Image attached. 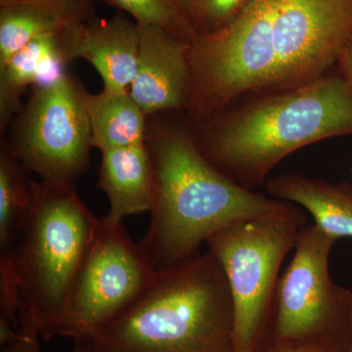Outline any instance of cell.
Masks as SVG:
<instances>
[{
	"label": "cell",
	"instance_id": "cell-1",
	"mask_svg": "<svg viewBox=\"0 0 352 352\" xmlns=\"http://www.w3.org/2000/svg\"><path fill=\"white\" fill-rule=\"evenodd\" d=\"M146 144L156 176L149 227L140 244L157 270L199 254L210 235L242 220L270 214L288 201L234 182L204 157L188 122L147 117Z\"/></svg>",
	"mask_w": 352,
	"mask_h": 352
},
{
	"label": "cell",
	"instance_id": "cell-2",
	"mask_svg": "<svg viewBox=\"0 0 352 352\" xmlns=\"http://www.w3.org/2000/svg\"><path fill=\"white\" fill-rule=\"evenodd\" d=\"M190 126L199 150L217 170L254 190L296 150L352 134V88L340 76L325 75L231 104Z\"/></svg>",
	"mask_w": 352,
	"mask_h": 352
},
{
	"label": "cell",
	"instance_id": "cell-3",
	"mask_svg": "<svg viewBox=\"0 0 352 352\" xmlns=\"http://www.w3.org/2000/svg\"><path fill=\"white\" fill-rule=\"evenodd\" d=\"M234 305L210 252L160 271L126 312L74 342L85 352H233Z\"/></svg>",
	"mask_w": 352,
	"mask_h": 352
},
{
	"label": "cell",
	"instance_id": "cell-4",
	"mask_svg": "<svg viewBox=\"0 0 352 352\" xmlns=\"http://www.w3.org/2000/svg\"><path fill=\"white\" fill-rule=\"evenodd\" d=\"M31 206L16 252L21 333L59 336L65 308L98 219L75 183H31Z\"/></svg>",
	"mask_w": 352,
	"mask_h": 352
},
{
	"label": "cell",
	"instance_id": "cell-5",
	"mask_svg": "<svg viewBox=\"0 0 352 352\" xmlns=\"http://www.w3.org/2000/svg\"><path fill=\"white\" fill-rule=\"evenodd\" d=\"M307 217L291 203L235 222L206 240L226 273L234 305L233 352H258L270 328L280 270Z\"/></svg>",
	"mask_w": 352,
	"mask_h": 352
},
{
	"label": "cell",
	"instance_id": "cell-6",
	"mask_svg": "<svg viewBox=\"0 0 352 352\" xmlns=\"http://www.w3.org/2000/svg\"><path fill=\"white\" fill-rule=\"evenodd\" d=\"M83 88L67 71L34 85L9 126V149L41 182L75 183L89 168L91 132Z\"/></svg>",
	"mask_w": 352,
	"mask_h": 352
},
{
	"label": "cell",
	"instance_id": "cell-7",
	"mask_svg": "<svg viewBox=\"0 0 352 352\" xmlns=\"http://www.w3.org/2000/svg\"><path fill=\"white\" fill-rule=\"evenodd\" d=\"M159 272L122 223L98 219L69 293L59 336L73 342L90 337L135 305Z\"/></svg>",
	"mask_w": 352,
	"mask_h": 352
},
{
	"label": "cell",
	"instance_id": "cell-8",
	"mask_svg": "<svg viewBox=\"0 0 352 352\" xmlns=\"http://www.w3.org/2000/svg\"><path fill=\"white\" fill-rule=\"evenodd\" d=\"M336 241L315 224L298 234L295 254L278 282L263 344L349 330L352 295L333 283L329 273Z\"/></svg>",
	"mask_w": 352,
	"mask_h": 352
},
{
	"label": "cell",
	"instance_id": "cell-9",
	"mask_svg": "<svg viewBox=\"0 0 352 352\" xmlns=\"http://www.w3.org/2000/svg\"><path fill=\"white\" fill-rule=\"evenodd\" d=\"M138 25V66L129 94L147 117L186 112L192 85L190 43L163 28Z\"/></svg>",
	"mask_w": 352,
	"mask_h": 352
},
{
	"label": "cell",
	"instance_id": "cell-10",
	"mask_svg": "<svg viewBox=\"0 0 352 352\" xmlns=\"http://www.w3.org/2000/svg\"><path fill=\"white\" fill-rule=\"evenodd\" d=\"M67 62L83 59L92 65L108 90H129L135 76L139 31L122 11L109 19L96 15L62 32Z\"/></svg>",
	"mask_w": 352,
	"mask_h": 352
},
{
	"label": "cell",
	"instance_id": "cell-11",
	"mask_svg": "<svg viewBox=\"0 0 352 352\" xmlns=\"http://www.w3.org/2000/svg\"><path fill=\"white\" fill-rule=\"evenodd\" d=\"M25 170L0 141V323L15 327L19 316L16 252L31 206V183Z\"/></svg>",
	"mask_w": 352,
	"mask_h": 352
},
{
	"label": "cell",
	"instance_id": "cell-12",
	"mask_svg": "<svg viewBox=\"0 0 352 352\" xmlns=\"http://www.w3.org/2000/svg\"><path fill=\"white\" fill-rule=\"evenodd\" d=\"M99 187L108 197L106 219L122 223L129 215L151 212L156 197V176L148 146L116 148L102 152Z\"/></svg>",
	"mask_w": 352,
	"mask_h": 352
},
{
	"label": "cell",
	"instance_id": "cell-13",
	"mask_svg": "<svg viewBox=\"0 0 352 352\" xmlns=\"http://www.w3.org/2000/svg\"><path fill=\"white\" fill-rule=\"evenodd\" d=\"M63 31L34 39L0 67L1 135L6 133L24 105L22 97L28 87L50 82L66 69L68 62L62 45Z\"/></svg>",
	"mask_w": 352,
	"mask_h": 352
},
{
	"label": "cell",
	"instance_id": "cell-14",
	"mask_svg": "<svg viewBox=\"0 0 352 352\" xmlns=\"http://www.w3.org/2000/svg\"><path fill=\"white\" fill-rule=\"evenodd\" d=\"M272 198L298 204L311 214L314 224L335 239L352 237V190L298 173H285L266 182Z\"/></svg>",
	"mask_w": 352,
	"mask_h": 352
},
{
	"label": "cell",
	"instance_id": "cell-15",
	"mask_svg": "<svg viewBox=\"0 0 352 352\" xmlns=\"http://www.w3.org/2000/svg\"><path fill=\"white\" fill-rule=\"evenodd\" d=\"M82 102L89 120L92 148L101 153L116 148L144 144L147 116L129 90H108L91 94L82 89Z\"/></svg>",
	"mask_w": 352,
	"mask_h": 352
},
{
	"label": "cell",
	"instance_id": "cell-16",
	"mask_svg": "<svg viewBox=\"0 0 352 352\" xmlns=\"http://www.w3.org/2000/svg\"><path fill=\"white\" fill-rule=\"evenodd\" d=\"M56 14L29 4L0 6V67L34 39L69 27Z\"/></svg>",
	"mask_w": 352,
	"mask_h": 352
},
{
	"label": "cell",
	"instance_id": "cell-17",
	"mask_svg": "<svg viewBox=\"0 0 352 352\" xmlns=\"http://www.w3.org/2000/svg\"><path fill=\"white\" fill-rule=\"evenodd\" d=\"M129 14L138 24L163 28L176 38L191 43L197 38L178 0H104Z\"/></svg>",
	"mask_w": 352,
	"mask_h": 352
},
{
	"label": "cell",
	"instance_id": "cell-18",
	"mask_svg": "<svg viewBox=\"0 0 352 352\" xmlns=\"http://www.w3.org/2000/svg\"><path fill=\"white\" fill-rule=\"evenodd\" d=\"M251 0H178L197 36H208L223 29Z\"/></svg>",
	"mask_w": 352,
	"mask_h": 352
},
{
	"label": "cell",
	"instance_id": "cell-19",
	"mask_svg": "<svg viewBox=\"0 0 352 352\" xmlns=\"http://www.w3.org/2000/svg\"><path fill=\"white\" fill-rule=\"evenodd\" d=\"M349 338L351 328L310 339L265 342L258 352H349Z\"/></svg>",
	"mask_w": 352,
	"mask_h": 352
},
{
	"label": "cell",
	"instance_id": "cell-20",
	"mask_svg": "<svg viewBox=\"0 0 352 352\" xmlns=\"http://www.w3.org/2000/svg\"><path fill=\"white\" fill-rule=\"evenodd\" d=\"M97 0H0V6L29 4L56 14L69 25L85 22L96 15Z\"/></svg>",
	"mask_w": 352,
	"mask_h": 352
},
{
	"label": "cell",
	"instance_id": "cell-21",
	"mask_svg": "<svg viewBox=\"0 0 352 352\" xmlns=\"http://www.w3.org/2000/svg\"><path fill=\"white\" fill-rule=\"evenodd\" d=\"M38 339V337L21 333L17 340L1 346L0 352H41Z\"/></svg>",
	"mask_w": 352,
	"mask_h": 352
},
{
	"label": "cell",
	"instance_id": "cell-22",
	"mask_svg": "<svg viewBox=\"0 0 352 352\" xmlns=\"http://www.w3.org/2000/svg\"><path fill=\"white\" fill-rule=\"evenodd\" d=\"M337 64L340 69V76L352 88V38L342 50Z\"/></svg>",
	"mask_w": 352,
	"mask_h": 352
},
{
	"label": "cell",
	"instance_id": "cell-23",
	"mask_svg": "<svg viewBox=\"0 0 352 352\" xmlns=\"http://www.w3.org/2000/svg\"><path fill=\"white\" fill-rule=\"evenodd\" d=\"M349 352H352V307H351V338H349Z\"/></svg>",
	"mask_w": 352,
	"mask_h": 352
},
{
	"label": "cell",
	"instance_id": "cell-24",
	"mask_svg": "<svg viewBox=\"0 0 352 352\" xmlns=\"http://www.w3.org/2000/svg\"><path fill=\"white\" fill-rule=\"evenodd\" d=\"M74 352H85L82 351H80V349H76V347H74Z\"/></svg>",
	"mask_w": 352,
	"mask_h": 352
}]
</instances>
